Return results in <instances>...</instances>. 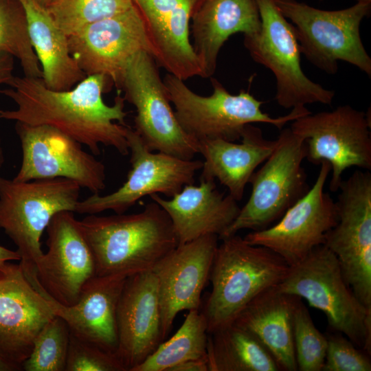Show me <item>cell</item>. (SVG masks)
<instances>
[{
  "instance_id": "1",
  "label": "cell",
  "mask_w": 371,
  "mask_h": 371,
  "mask_svg": "<svg viewBox=\"0 0 371 371\" xmlns=\"http://www.w3.org/2000/svg\"><path fill=\"white\" fill-rule=\"evenodd\" d=\"M111 82L104 75L95 74L87 76L74 89L55 91L47 87L42 78L14 76L8 84L10 88L0 89V93L14 101L16 108L0 109V119L54 127L95 155L100 154V145L127 155L130 126L125 122V100L120 90L113 105L102 99Z\"/></svg>"
},
{
  "instance_id": "2",
  "label": "cell",
  "mask_w": 371,
  "mask_h": 371,
  "mask_svg": "<svg viewBox=\"0 0 371 371\" xmlns=\"http://www.w3.org/2000/svg\"><path fill=\"white\" fill-rule=\"evenodd\" d=\"M80 225L99 276L152 270L179 244L168 215L154 201L137 213L88 214Z\"/></svg>"
},
{
  "instance_id": "3",
  "label": "cell",
  "mask_w": 371,
  "mask_h": 371,
  "mask_svg": "<svg viewBox=\"0 0 371 371\" xmlns=\"http://www.w3.org/2000/svg\"><path fill=\"white\" fill-rule=\"evenodd\" d=\"M221 240L209 279L212 289L200 311L208 334L232 324L258 294L278 284L289 268L272 250L250 245L237 234Z\"/></svg>"
},
{
  "instance_id": "4",
  "label": "cell",
  "mask_w": 371,
  "mask_h": 371,
  "mask_svg": "<svg viewBox=\"0 0 371 371\" xmlns=\"http://www.w3.org/2000/svg\"><path fill=\"white\" fill-rule=\"evenodd\" d=\"M81 187L65 178L16 181L0 177V228L16 246L22 270L37 289L41 238L53 216L76 212Z\"/></svg>"
},
{
  "instance_id": "5",
  "label": "cell",
  "mask_w": 371,
  "mask_h": 371,
  "mask_svg": "<svg viewBox=\"0 0 371 371\" xmlns=\"http://www.w3.org/2000/svg\"><path fill=\"white\" fill-rule=\"evenodd\" d=\"M163 82L179 124L198 143L214 139L239 140L245 126L254 123L270 124L281 130L286 123L311 113L300 106L286 115L272 117L261 110L263 101L243 89L231 94L216 78H211L213 92L209 96L195 93L184 80L170 74Z\"/></svg>"
},
{
  "instance_id": "6",
  "label": "cell",
  "mask_w": 371,
  "mask_h": 371,
  "mask_svg": "<svg viewBox=\"0 0 371 371\" xmlns=\"http://www.w3.org/2000/svg\"><path fill=\"white\" fill-rule=\"evenodd\" d=\"M276 287L323 311L331 328L370 355L371 309L357 298L335 255L326 245L317 247L303 260L289 267Z\"/></svg>"
},
{
  "instance_id": "7",
  "label": "cell",
  "mask_w": 371,
  "mask_h": 371,
  "mask_svg": "<svg viewBox=\"0 0 371 371\" xmlns=\"http://www.w3.org/2000/svg\"><path fill=\"white\" fill-rule=\"evenodd\" d=\"M293 25L301 54L318 69L333 75L338 61L350 63L371 76V58L360 35V25L371 3L357 2L338 10H324L296 0H275Z\"/></svg>"
},
{
  "instance_id": "8",
  "label": "cell",
  "mask_w": 371,
  "mask_h": 371,
  "mask_svg": "<svg viewBox=\"0 0 371 371\" xmlns=\"http://www.w3.org/2000/svg\"><path fill=\"white\" fill-rule=\"evenodd\" d=\"M306 156L303 138L290 127L282 130L273 152L249 180L251 192L248 201L218 239L245 229L258 231L269 227L304 196L311 188L302 167Z\"/></svg>"
},
{
  "instance_id": "9",
  "label": "cell",
  "mask_w": 371,
  "mask_h": 371,
  "mask_svg": "<svg viewBox=\"0 0 371 371\" xmlns=\"http://www.w3.org/2000/svg\"><path fill=\"white\" fill-rule=\"evenodd\" d=\"M261 21L258 32L244 35L252 59L271 71L276 80L275 98L285 109L321 103L330 105L335 91L312 81L300 64L301 51L293 25L275 0H256Z\"/></svg>"
},
{
  "instance_id": "10",
  "label": "cell",
  "mask_w": 371,
  "mask_h": 371,
  "mask_svg": "<svg viewBox=\"0 0 371 371\" xmlns=\"http://www.w3.org/2000/svg\"><path fill=\"white\" fill-rule=\"evenodd\" d=\"M157 66L150 54L139 52L126 65L117 88L135 107L134 131L150 150L192 159L199 143L179 124Z\"/></svg>"
},
{
  "instance_id": "11",
  "label": "cell",
  "mask_w": 371,
  "mask_h": 371,
  "mask_svg": "<svg viewBox=\"0 0 371 371\" xmlns=\"http://www.w3.org/2000/svg\"><path fill=\"white\" fill-rule=\"evenodd\" d=\"M338 190V220L324 245L335 255L357 298L371 309V173L356 170Z\"/></svg>"
},
{
  "instance_id": "12",
  "label": "cell",
  "mask_w": 371,
  "mask_h": 371,
  "mask_svg": "<svg viewBox=\"0 0 371 371\" xmlns=\"http://www.w3.org/2000/svg\"><path fill=\"white\" fill-rule=\"evenodd\" d=\"M290 128L304 140L309 162L330 164L331 192L338 191L348 168L371 169L370 122L363 111L339 106L301 117L291 122Z\"/></svg>"
},
{
  "instance_id": "13",
  "label": "cell",
  "mask_w": 371,
  "mask_h": 371,
  "mask_svg": "<svg viewBox=\"0 0 371 371\" xmlns=\"http://www.w3.org/2000/svg\"><path fill=\"white\" fill-rule=\"evenodd\" d=\"M126 139L131 168L126 181L110 194H93L79 201L76 212L97 214L111 210L122 214L146 196L160 193L171 198L184 186L194 183L196 172L203 167L201 160L183 159L164 153H153L131 127L128 129Z\"/></svg>"
},
{
  "instance_id": "14",
  "label": "cell",
  "mask_w": 371,
  "mask_h": 371,
  "mask_svg": "<svg viewBox=\"0 0 371 371\" xmlns=\"http://www.w3.org/2000/svg\"><path fill=\"white\" fill-rule=\"evenodd\" d=\"M15 131L21 142L22 161L13 180L65 178L93 194L105 188L104 164L84 150L76 139L48 125L16 122Z\"/></svg>"
},
{
  "instance_id": "15",
  "label": "cell",
  "mask_w": 371,
  "mask_h": 371,
  "mask_svg": "<svg viewBox=\"0 0 371 371\" xmlns=\"http://www.w3.org/2000/svg\"><path fill=\"white\" fill-rule=\"evenodd\" d=\"M330 171V164L322 161L317 179L308 192L273 225L252 231L244 240L250 245L269 248L289 267L303 260L317 247L324 245L326 234L338 220L335 202L324 192Z\"/></svg>"
},
{
  "instance_id": "16",
  "label": "cell",
  "mask_w": 371,
  "mask_h": 371,
  "mask_svg": "<svg viewBox=\"0 0 371 371\" xmlns=\"http://www.w3.org/2000/svg\"><path fill=\"white\" fill-rule=\"evenodd\" d=\"M71 55L86 74H102L116 87L129 60L154 50L145 22L133 4L128 10L94 22L68 37Z\"/></svg>"
},
{
  "instance_id": "17",
  "label": "cell",
  "mask_w": 371,
  "mask_h": 371,
  "mask_svg": "<svg viewBox=\"0 0 371 371\" xmlns=\"http://www.w3.org/2000/svg\"><path fill=\"white\" fill-rule=\"evenodd\" d=\"M46 229L48 251L36 269L41 293L62 305H73L95 276L92 251L74 212L56 214Z\"/></svg>"
},
{
  "instance_id": "18",
  "label": "cell",
  "mask_w": 371,
  "mask_h": 371,
  "mask_svg": "<svg viewBox=\"0 0 371 371\" xmlns=\"http://www.w3.org/2000/svg\"><path fill=\"white\" fill-rule=\"evenodd\" d=\"M218 240V236L210 234L179 244L152 269L158 282L164 341L179 312L200 310Z\"/></svg>"
},
{
  "instance_id": "19",
  "label": "cell",
  "mask_w": 371,
  "mask_h": 371,
  "mask_svg": "<svg viewBox=\"0 0 371 371\" xmlns=\"http://www.w3.org/2000/svg\"><path fill=\"white\" fill-rule=\"evenodd\" d=\"M55 316L51 300L38 291L21 265L0 269V357L20 370L43 326Z\"/></svg>"
},
{
  "instance_id": "20",
  "label": "cell",
  "mask_w": 371,
  "mask_h": 371,
  "mask_svg": "<svg viewBox=\"0 0 371 371\" xmlns=\"http://www.w3.org/2000/svg\"><path fill=\"white\" fill-rule=\"evenodd\" d=\"M115 356L133 371L164 341L157 278L152 270L126 278L117 310Z\"/></svg>"
},
{
  "instance_id": "21",
  "label": "cell",
  "mask_w": 371,
  "mask_h": 371,
  "mask_svg": "<svg viewBox=\"0 0 371 371\" xmlns=\"http://www.w3.org/2000/svg\"><path fill=\"white\" fill-rule=\"evenodd\" d=\"M145 22L157 65L186 80L203 77L190 22L205 0H132Z\"/></svg>"
},
{
  "instance_id": "22",
  "label": "cell",
  "mask_w": 371,
  "mask_h": 371,
  "mask_svg": "<svg viewBox=\"0 0 371 371\" xmlns=\"http://www.w3.org/2000/svg\"><path fill=\"white\" fill-rule=\"evenodd\" d=\"M128 276L124 273L95 276L85 284L78 301L71 306L48 299L55 315L66 322L71 333L115 355L117 310Z\"/></svg>"
},
{
  "instance_id": "23",
  "label": "cell",
  "mask_w": 371,
  "mask_h": 371,
  "mask_svg": "<svg viewBox=\"0 0 371 371\" xmlns=\"http://www.w3.org/2000/svg\"><path fill=\"white\" fill-rule=\"evenodd\" d=\"M150 197L168 215L179 244L210 234L219 238L240 209L238 201L220 192L210 179H200L198 186L186 185L169 199L158 194Z\"/></svg>"
},
{
  "instance_id": "24",
  "label": "cell",
  "mask_w": 371,
  "mask_h": 371,
  "mask_svg": "<svg viewBox=\"0 0 371 371\" xmlns=\"http://www.w3.org/2000/svg\"><path fill=\"white\" fill-rule=\"evenodd\" d=\"M240 143L222 139L199 142V153L203 157L200 179H218L229 194L238 201L257 167L271 154L276 140H268L260 128L245 126Z\"/></svg>"
},
{
  "instance_id": "25",
  "label": "cell",
  "mask_w": 371,
  "mask_h": 371,
  "mask_svg": "<svg viewBox=\"0 0 371 371\" xmlns=\"http://www.w3.org/2000/svg\"><path fill=\"white\" fill-rule=\"evenodd\" d=\"M192 21V47L203 78L214 74L220 50L232 35H249L261 27L256 0H205Z\"/></svg>"
},
{
  "instance_id": "26",
  "label": "cell",
  "mask_w": 371,
  "mask_h": 371,
  "mask_svg": "<svg viewBox=\"0 0 371 371\" xmlns=\"http://www.w3.org/2000/svg\"><path fill=\"white\" fill-rule=\"evenodd\" d=\"M300 300L272 286L254 298L233 322L257 337L271 354L280 370H297L293 315Z\"/></svg>"
},
{
  "instance_id": "27",
  "label": "cell",
  "mask_w": 371,
  "mask_h": 371,
  "mask_svg": "<svg viewBox=\"0 0 371 371\" xmlns=\"http://www.w3.org/2000/svg\"><path fill=\"white\" fill-rule=\"evenodd\" d=\"M19 1L26 16L30 40L45 85L55 91L72 89L87 76L70 54L67 36L36 0Z\"/></svg>"
},
{
  "instance_id": "28",
  "label": "cell",
  "mask_w": 371,
  "mask_h": 371,
  "mask_svg": "<svg viewBox=\"0 0 371 371\" xmlns=\"http://www.w3.org/2000/svg\"><path fill=\"white\" fill-rule=\"evenodd\" d=\"M209 371H278L267 348L249 331L232 323L208 335Z\"/></svg>"
},
{
  "instance_id": "29",
  "label": "cell",
  "mask_w": 371,
  "mask_h": 371,
  "mask_svg": "<svg viewBox=\"0 0 371 371\" xmlns=\"http://www.w3.org/2000/svg\"><path fill=\"white\" fill-rule=\"evenodd\" d=\"M208 335L207 323L200 310L188 311L175 334L163 341L133 371H170L186 361L207 358Z\"/></svg>"
},
{
  "instance_id": "30",
  "label": "cell",
  "mask_w": 371,
  "mask_h": 371,
  "mask_svg": "<svg viewBox=\"0 0 371 371\" xmlns=\"http://www.w3.org/2000/svg\"><path fill=\"white\" fill-rule=\"evenodd\" d=\"M0 49L19 60L24 76L43 78L30 40L26 16L19 0H0Z\"/></svg>"
},
{
  "instance_id": "31",
  "label": "cell",
  "mask_w": 371,
  "mask_h": 371,
  "mask_svg": "<svg viewBox=\"0 0 371 371\" xmlns=\"http://www.w3.org/2000/svg\"><path fill=\"white\" fill-rule=\"evenodd\" d=\"M133 5L132 0H50L45 8L57 26L69 37L89 24Z\"/></svg>"
},
{
  "instance_id": "32",
  "label": "cell",
  "mask_w": 371,
  "mask_h": 371,
  "mask_svg": "<svg viewBox=\"0 0 371 371\" xmlns=\"http://www.w3.org/2000/svg\"><path fill=\"white\" fill-rule=\"evenodd\" d=\"M69 339L67 324L55 315L36 336L31 352L21 368L25 371H65Z\"/></svg>"
},
{
  "instance_id": "33",
  "label": "cell",
  "mask_w": 371,
  "mask_h": 371,
  "mask_svg": "<svg viewBox=\"0 0 371 371\" xmlns=\"http://www.w3.org/2000/svg\"><path fill=\"white\" fill-rule=\"evenodd\" d=\"M293 342L297 370L322 371L327 337L314 325L302 299L297 302L293 315Z\"/></svg>"
},
{
  "instance_id": "34",
  "label": "cell",
  "mask_w": 371,
  "mask_h": 371,
  "mask_svg": "<svg viewBox=\"0 0 371 371\" xmlns=\"http://www.w3.org/2000/svg\"><path fill=\"white\" fill-rule=\"evenodd\" d=\"M66 371H125L116 356L70 333Z\"/></svg>"
},
{
  "instance_id": "35",
  "label": "cell",
  "mask_w": 371,
  "mask_h": 371,
  "mask_svg": "<svg viewBox=\"0 0 371 371\" xmlns=\"http://www.w3.org/2000/svg\"><path fill=\"white\" fill-rule=\"evenodd\" d=\"M327 336V349L322 371H370L368 354L341 333Z\"/></svg>"
},
{
  "instance_id": "36",
  "label": "cell",
  "mask_w": 371,
  "mask_h": 371,
  "mask_svg": "<svg viewBox=\"0 0 371 371\" xmlns=\"http://www.w3.org/2000/svg\"><path fill=\"white\" fill-rule=\"evenodd\" d=\"M14 57L0 49V84L8 85L13 78Z\"/></svg>"
},
{
  "instance_id": "37",
  "label": "cell",
  "mask_w": 371,
  "mask_h": 371,
  "mask_svg": "<svg viewBox=\"0 0 371 371\" xmlns=\"http://www.w3.org/2000/svg\"><path fill=\"white\" fill-rule=\"evenodd\" d=\"M170 371H209L207 359L188 360L173 367Z\"/></svg>"
},
{
  "instance_id": "38",
  "label": "cell",
  "mask_w": 371,
  "mask_h": 371,
  "mask_svg": "<svg viewBox=\"0 0 371 371\" xmlns=\"http://www.w3.org/2000/svg\"><path fill=\"white\" fill-rule=\"evenodd\" d=\"M12 260H20V256L17 251H13L0 245V269L7 262Z\"/></svg>"
},
{
  "instance_id": "39",
  "label": "cell",
  "mask_w": 371,
  "mask_h": 371,
  "mask_svg": "<svg viewBox=\"0 0 371 371\" xmlns=\"http://www.w3.org/2000/svg\"><path fill=\"white\" fill-rule=\"evenodd\" d=\"M17 369L0 357V371H13Z\"/></svg>"
},
{
  "instance_id": "40",
  "label": "cell",
  "mask_w": 371,
  "mask_h": 371,
  "mask_svg": "<svg viewBox=\"0 0 371 371\" xmlns=\"http://www.w3.org/2000/svg\"><path fill=\"white\" fill-rule=\"evenodd\" d=\"M4 161H5V157H4L3 151L1 147L0 146V170L2 168L4 164Z\"/></svg>"
},
{
  "instance_id": "41",
  "label": "cell",
  "mask_w": 371,
  "mask_h": 371,
  "mask_svg": "<svg viewBox=\"0 0 371 371\" xmlns=\"http://www.w3.org/2000/svg\"><path fill=\"white\" fill-rule=\"evenodd\" d=\"M39 3L45 7L50 0H36Z\"/></svg>"
},
{
  "instance_id": "42",
  "label": "cell",
  "mask_w": 371,
  "mask_h": 371,
  "mask_svg": "<svg viewBox=\"0 0 371 371\" xmlns=\"http://www.w3.org/2000/svg\"><path fill=\"white\" fill-rule=\"evenodd\" d=\"M357 2L371 3V0H356Z\"/></svg>"
},
{
  "instance_id": "43",
  "label": "cell",
  "mask_w": 371,
  "mask_h": 371,
  "mask_svg": "<svg viewBox=\"0 0 371 371\" xmlns=\"http://www.w3.org/2000/svg\"><path fill=\"white\" fill-rule=\"evenodd\" d=\"M1 138H0V146H1Z\"/></svg>"
}]
</instances>
